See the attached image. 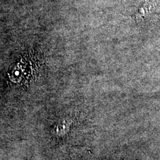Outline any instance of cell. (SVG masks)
Segmentation results:
<instances>
[{"label": "cell", "mask_w": 160, "mask_h": 160, "mask_svg": "<svg viewBox=\"0 0 160 160\" xmlns=\"http://www.w3.org/2000/svg\"><path fill=\"white\" fill-rule=\"evenodd\" d=\"M154 8L153 4L151 2L145 1L138 8L137 12L134 15L137 18H145L148 17Z\"/></svg>", "instance_id": "6da1fadb"}]
</instances>
